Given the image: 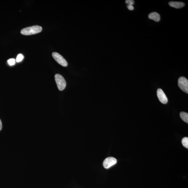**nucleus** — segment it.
<instances>
[{
    "label": "nucleus",
    "mask_w": 188,
    "mask_h": 188,
    "mask_svg": "<svg viewBox=\"0 0 188 188\" xmlns=\"http://www.w3.org/2000/svg\"><path fill=\"white\" fill-rule=\"evenodd\" d=\"M180 117L184 121L188 123V114L185 112H182L180 113Z\"/></svg>",
    "instance_id": "9"
},
{
    "label": "nucleus",
    "mask_w": 188,
    "mask_h": 188,
    "mask_svg": "<svg viewBox=\"0 0 188 188\" xmlns=\"http://www.w3.org/2000/svg\"><path fill=\"white\" fill-rule=\"evenodd\" d=\"M24 58V56L22 54H19L17 57L16 61L17 62H21Z\"/></svg>",
    "instance_id": "11"
},
{
    "label": "nucleus",
    "mask_w": 188,
    "mask_h": 188,
    "mask_svg": "<svg viewBox=\"0 0 188 188\" xmlns=\"http://www.w3.org/2000/svg\"><path fill=\"white\" fill-rule=\"evenodd\" d=\"M178 85L182 91L188 93V80L184 77H181L178 80Z\"/></svg>",
    "instance_id": "3"
},
{
    "label": "nucleus",
    "mask_w": 188,
    "mask_h": 188,
    "mask_svg": "<svg viewBox=\"0 0 188 188\" xmlns=\"http://www.w3.org/2000/svg\"><path fill=\"white\" fill-rule=\"evenodd\" d=\"M182 144L183 146L188 149V137L184 138L182 140Z\"/></svg>",
    "instance_id": "10"
},
{
    "label": "nucleus",
    "mask_w": 188,
    "mask_h": 188,
    "mask_svg": "<svg viewBox=\"0 0 188 188\" xmlns=\"http://www.w3.org/2000/svg\"><path fill=\"white\" fill-rule=\"evenodd\" d=\"M127 7L128 8V9L130 11L133 10L134 9V7L133 6V5H128L127 6Z\"/></svg>",
    "instance_id": "14"
},
{
    "label": "nucleus",
    "mask_w": 188,
    "mask_h": 188,
    "mask_svg": "<svg viewBox=\"0 0 188 188\" xmlns=\"http://www.w3.org/2000/svg\"><path fill=\"white\" fill-rule=\"evenodd\" d=\"M52 57L61 66L66 67L68 66V63L62 55L57 52H53L52 54Z\"/></svg>",
    "instance_id": "4"
},
{
    "label": "nucleus",
    "mask_w": 188,
    "mask_h": 188,
    "mask_svg": "<svg viewBox=\"0 0 188 188\" xmlns=\"http://www.w3.org/2000/svg\"><path fill=\"white\" fill-rule=\"evenodd\" d=\"M116 159L113 157H108L105 159L103 162V166L105 169H108L116 164Z\"/></svg>",
    "instance_id": "5"
},
{
    "label": "nucleus",
    "mask_w": 188,
    "mask_h": 188,
    "mask_svg": "<svg viewBox=\"0 0 188 188\" xmlns=\"http://www.w3.org/2000/svg\"><path fill=\"white\" fill-rule=\"evenodd\" d=\"M149 18L155 21V22H159L160 20V16L158 13L153 12L150 13L149 15Z\"/></svg>",
    "instance_id": "8"
},
{
    "label": "nucleus",
    "mask_w": 188,
    "mask_h": 188,
    "mask_svg": "<svg viewBox=\"0 0 188 188\" xmlns=\"http://www.w3.org/2000/svg\"><path fill=\"white\" fill-rule=\"evenodd\" d=\"M55 79L59 90H64L66 87V82L64 77L60 74H56L55 76Z\"/></svg>",
    "instance_id": "2"
},
{
    "label": "nucleus",
    "mask_w": 188,
    "mask_h": 188,
    "mask_svg": "<svg viewBox=\"0 0 188 188\" xmlns=\"http://www.w3.org/2000/svg\"><path fill=\"white\" fill-rule=\"evenodd\" d=\"M157 96L159 100L163 104H166L168 103V99L163 90L159 89L157 92Z\"/></svg>",
    "instance_id": "6"
},
{
    "label": "nucleus",
    "mask_w": 188,
    "mask_h": 188,
    "mask_svg": "<svg viewBox=\"0 0 188 188\" xmlns=\"http://www.w3.org/2000/svg\"><path fill=\"white\" fill-rule=\"evenodd\" d=\"M126 3L128 4V5H133L134 4L135 2L133 0H126Z\"/></svg>",
    "instance_id": "13"
},
{
    "label": "nucleus",
    "mask_w": 188,
    "mask_h": 188,
    "mask_svg": "<svg viewBox=\"0 0 188 188\" xmlns=\"http://www.w3.org/2000/svg\"><path fill=\"white\" fill-rule=\"evenodd\" d=\"M2 128V124L1 121L0 119V131L1 130Z\"/></svg>",
    "instance_id": "15"
},
{
    "label": "nucleus",
    "mask_w": 188,
    "mask_h": 188,
    "mask_svg": "<svg viewBox=\"0 0 188 188\" xmlns=\"http://www.w3.org/2000/svg\"><path fill=\"white\" fill-rule=\"evenodd\" d=\"M7 62L10 66H13V65H14L15 64V60L14 58L10 59L8 60Z\"/></svg>",
    "instance_id": "12"
},
{
    "label": "nucleus",
    "mask_w": 188,
    "mask_h": 188,
    "mask_svg": "<svg viewBox=\"0 0 188 188\" xmlns=\"http://www.w3.org/2000/svg\"><path fill=\"white\" fill-rule=\"evenodd\" d=\"M42 30L41 26H34L23 29L21 31V33L24 35H30L39 33Z\"/></svg>",
    "instance_id": "1"
},
{
    "label": "nucleus",
    "mask_w": 188,
    "mask_h": 188,
    "mask_svg": "<svg viewBox=\"0 0 188 188\" xmlns=\"http://www.w3.org/2000/svg\"><path fill=\"white\" fill-rule=\"evenodd\" d=\"M169 4L170 6L177 9L181 8L185 6L184 3L179 1H170Z\"/></svg>",
    "instance_id": "7"
}]
</instances>
